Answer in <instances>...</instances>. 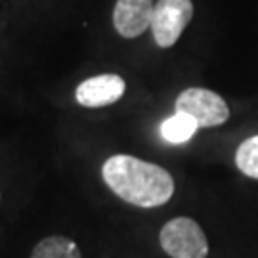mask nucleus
Listing matches in <instances>:
<instances>
[{
    "label": "nucleus",
    "instance_id": "nucleus-9",
    "mask_svg": "<svg viewBox=\"0 0 258 258\" xmlns=\"http://www.w3.org/2000/svg\"><path fill=\"white\" fill-rule=\"evenodd\" d=\"M235 165L239 172L252 180H258V134L239 144L235 151Z\"/></svg>",
    "mask_w": 258,
    "mask_h": 258
},
{
    "label": "nucleus",
    "instance_id": "nucleus-3",
    "mask_svg": "<svg viewBox=\"0 0 258 258\" xmlns=\"http://www.w3.org/2000/svg\"><path fill=\"white\" fill-rule=\"evenodd\" d=\"M178 113L194 117L199 128H214L230 119V107L220 94L207 88H185L176 98Z\"/></svg>",
    "mask_w": 258,
    "mask_h": 258
},
{
    "label": "nucleus",
    "instance_id": "nucleus-1",
    "mask_svg": "<svg viewBox=\"0 0 258 258\" xmlns=\"http://www.w3.org/2000/svg\"><path fill=\"white\" fill-rule=\"evenodd\" d=\"M105 184L122 201L142 209L168 203L174 195V178L163 166L134 155H113L102 168Z\"/></svg>",
    "mask_w": 258,
    "mask_h": 258
},
{
    "label": "nucleus",
    "instance_id": "nucleus-8",
    "mask_svg": "<svg viewBox=\"0 0 258 258\" xmlns=\"http://www.w3.org/2000/svg\"><path fill=\"white\" fill-rule=\"evenodd\" d=\"M197 128L199 126H197L194 117L176 111L172 117L163 120V124H161V136L168 144H185V142H189V140L194 138Z\"/></svg>",
    "mask_w": 258,
    "mask_h": 258
},
{
    "label": "nucleus",
    "instance_id": "nucleus-7",
    "mask_svg": "<svg viewBox=\"0 0 258 258\" xmlns=\"http://www.w3.org/2000/svg\"><path fill=\"white\" fill-rule=\"evenodd\" d=\"M31 258H83L79 245L65 235H50L38 241Z\"/></svg>",
    "mask_w": 258,
    "mask_h": 258
},
{
    "label": "nucleus",
    "instance_id": "nucleus-4",
    "mask_svg": "<svg viewBox=\"0 0 258 258\" xmlns=\"http://www.w3.org/2000/svg\"><path fill=\"white\" fill-rule=\"evenodd\" d=\"M194 18L191 0H157L151 19V33L159 48H170L178 42Z\"/></svg>",
    "mask_w": 258,
    "mask_h": 258
},
{
    "label": "nucleus",
    "instance_id": "nucleus-6",
    "mask_svg": "<svg viewBox=\"0 0 258 258\" xmlns=\"http://www.w3.org/2000/svg\"><path fill=\"white\" fill-rule=\"evenodd\" d=\"M155 0H117L113 25L122 38H136L151 27Z\"/></svg>",
    "mask_w": 258,
    "mask_h": 258
},
{
    "label": "nucleus",
    "instance_id": "nucleus-2",
    "mask_svg": "<svg viewBox=\"0 0 258 258\" xmlns=\"http://www.w3.org/2000/svg\"><path fill=\"white\" fill-rule=\"evenodd\" d=\"M161 249L170 258H207L209 241L201 226L187 216L168 220L159 233Z\"/></svg>",
    "mask_w": 258,
    "mask_h": 258
},
{
    "label": "nucleus",
    "instance_id": "nucleus-5",
    "mask_svg": "<svg viewBox=\"0 0 258 258\" xmlns=\"http://www.w3.org/2000/svg\"><path fill=\"white\" fill-rule=\"evenodd\" d=\"M124 90H126V83L120 75H96L77 86L75 100L83 107L96 109V107H105V105L119 102Z\"/></svg>",
    "mask_w": 258,
    "mask_h": 258
}]
</instances>
